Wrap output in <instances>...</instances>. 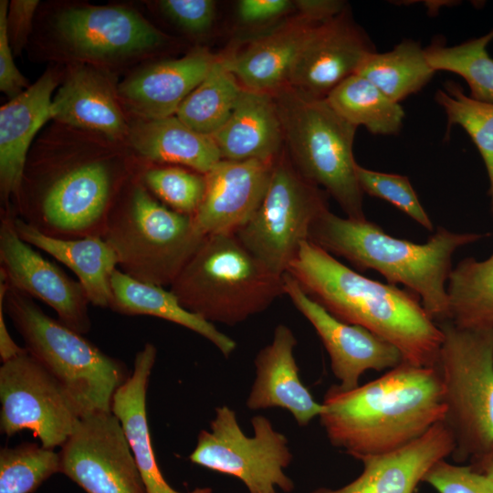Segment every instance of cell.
Masks as SVG:
<instances>
[{"mask_svg": "<svg viewBox=\"0 0 493 493\" xmlns=\"http://www.w3.org/2000/svg\"><path fill=\"white\" fill-rule=\"evenodd\" d=\"M321 404L329 441L358 460L410 442L446 413L435 368L404 362L351 390L332 385Z\"/></svg>", "mask_w": 493, "mask_h": 493, "instance_id": "obj_1", "label": "cell"}, {"mask_svg": "<svg viewBox=\"0 0 493 493\" xmlns=\"http://www.w3.org/2000/svg\"><path fill=\"white\" fill-rule=\"evenodd\" d=\"M287 272L335 318L395 346L404 362L435 366L443 332L413 291L365 278L309 240L301 242Z\"/></svg>", "mask_w": 493, "mask_h": 493, "instance_id": "obj_2", "label": "cell"}, {"mask_svg": "<svg viewBox=\"0 0 493 493\" xmlns=\"http://www.w3.org/2000/svg\"><path fill=\"white\" fill-rule=\"evenodd\" d=\"M488 236L439 226L425 244H415L391 236L366 219L342 218L327 210L312 224L308 240L359 269L378 271L389 284L404 285L421 298L424 309L438 324L449 319L446 282L453 254Z\"/></svg>", "mask_w": 493, "mask_h": 493, "instance_id": "obj_3", "label": "cell"}, {"mask_svg": "<svg viewBox=\"0 0 493 493\" xmlns=\"http://www.w3.org/2000/svg\"><path fill=\"white\" fill-rule=\"evenodd\" d=\"M170 290L205 320L235 326L285 295L283 276L269 270L235 233L206 236Z\"/></svg>", "mask_w": 493, "mask_h": 493, "instance_id": "obj_4", "label": "cell"}, {"mask_svg": "<svg viewBox=\"0 0 493 493\" xmlns=\"http://www.w3.org/2000/svg\"><path fill=\"white\" fill-rule=\"evenodd\" d=\"M205 237L193 216L159 202L141 173L120 193L102 236L116 253L121 271L161 287L172 285Z\"/></svg>", "mask_w": 493, "mask_h": 493, "instance_id": "obj_5", "label": "cell"}, {"mask_svg": "<svg viewBox=\"0 0 493 493\" xmlns=\"http://www.w3.org/2000/svg\"><path fill=\"white\" fill-rule=\"evenodd\" d=\"M282 121L285 149L296 169L339 204L348 218L364 220L352 146L357 127L325 98L285 86L272 93Z\"/></svg>", "mask_w": 493, "mask_h": 493, "instance_id": "obj_6", "label": "cell"}, {"mask_svg": "<svg viewBox=\"0 0 493 493\" xmlns=\"http://www.w3.org/2000/svg\"><path fill=\"white\" fill-rule=\"evenodd\" d=\"M22 185L16 215L58 238L102 237L123 187L124 170L106 159H85L43 168Z\"/></svg>", "mask_w": 493, "mask_h": 493, "instance_id": "obj_7", "label": "cell"}, {"mask_svg": "<svg viewBox=\"0 0 493 493\" xmlns=\"http://www.w3.org/2000/svg\"><path fill=\"white\" fill-rule=\"evenodd\" d=\"M4 309L26 351L71 393L83 416L111 411L115 392L130 376L121 361L47 315L32 298L9 286Z\"/></svg>", "mask_w": 493, "mask_h": 493, "instance_id": "obj_8", "label": "cell"}, {"mask_svg": "<svg viewBox=\"0 0 493 493\" xmlns=\"http://www.w3.org/2000/svg\"><path fill=\"white\" fill-rule=\"evenodd\" d=\"M443 341L435 363L455 439L456 462H471L493 448V329L437 324Z\"/></svg>", "mask_w": 493, "mask_h": 493, "instance_id": "obj_9", "label": "cell"}, {"mask_svg": "<svg viewBox=\"0 0 493 493\" xmlns=\"http://www.w3.org/2000/svg\"><path fill=\"white\" fill-rule=\"evenodd\" d=\"M328 195L299 173L284 149L260 205L235 235L269 270L283 276L312 224L329 210Z\"/></svg>", "mask_w": 493, "mask_h": 493, "instance_id": "obj_10", "label": "cell"}, {"mask_svg": "<svg viewBox=\"0 0 493 493\" xmlns=\"http://www.w3.org/2000/svg\"><path fill=\"white\" fill-rule=\"evenodd\" d=\"M251 425L254 435L247 436L233 409L216 407L210 430L200 431L189 460L238 478L249 493L293 491L294 482L284 471L293 459L288 438L264 415L253 416Z\"/></svg>", "mask_w": 493, "mask_h": 493, "instance_id": "obj_11", "label": "cell"}, {"mask_svg": "<svg viewBox=\"0 0 493 493\" xmlns=\"http://www.w3.org/2000/svg\"><path fill=\"white\" fill-rule=\"evenodd\" d=\"M0 429L28 430L44 447L62 446L83 412L71 393L26 349L0 367Z\"/></svg>", "mask_w": 493, "mask_h": 493, "instance_id": "obj_12", "label": "cell"}, {"mask_svg": "<svg viewBox=\"0 0 493 493\" xmlns=\"http://www.w3.org/2000/svg\"><path fill=\"white\" fill-rule=\"evenodd\" d=\"M58 453L60 473L86 493H146L122 425L111 411L82 416Z\"/></svg>", "mask_w": 493, "mask_h": 493, "instance_id": "obj_13", "label": "cell"}, {"mask_svg": "<svg viewBox=\"0 0 493 493\" xmlns=\"http://www.w3.org/2000/svg\"><path fill=\"white\" fill-rule=\"evenodd\" d=\"M13 208L2 210L0 221V278L8 286L51 307L58 320L79 333L91 323L87 294L79 283L44 258L18 236Z\"/></svg>", "mask_w": 493, "mask_h": 493, "instance_id": "obj_14", "label": "cell"}, {"mask_svg": "<svg viewBox=\"0 0 493 493\" xmlns=\"http://www.w3.org/2000/svg\"><path fill=\"white\" fill-rule=\"evenodd\" d=\"M284 292L310 322L330 359L334 376L344 391L359 386L369 370L382 372L402 363L399 350L369 330L343 322L310 298L288 272L283 275Z\"/></svg>", "mask_w": 493, "mask_h": 493, "instance_id": "obj_15", "label": "cell"}, {"mask_svg": "<svg viewBox=\"0 0 493 493\" xmlns=\"http://www.w3.org/2000/svg\"><path fill=\"white\" fill-rule=\"evenodd\" d=\"M375 48L347 11L317 25L292 66L288 85L317 98H326L341 81L356 73Z\"/></svg>", "mask_w": 493, "mask_h": 493, "instance_id": "obj_16", "label": "cell"}, {"mask_svg": "<svg viewBox=\"0 0 493 493\" xmlns=\"http://www.w3.org/2000/svg\"><path fill=\"white\" fill-rule=\"evenodd\" d=\"M57 30L78 56L110 59L155 48L164 36L133 10L121 6H88L61 12Z\"/></svg>", "mask_w": 493, "mask_h": 493, "instance_id": "obj_17", "label": "cell"}, {"mask_svg": "<svg viewBox=\"0 0 493 493\" xmlns=\"http://www.w3.org/2000/svg\"><path fill=\"white\" fill-rule=\"evenodd\" d=\"M275 161L221 160L205 174V194L193 216L198 231L206 236L244 226L266 194Z\"/></svg>", "mask_w": 493, "mask_h": 493, "instance_id": "obj_18", "label": "cell"}, {"mask_svg": "<svg viewBox=\"0 0 493 493\" xmlns=\"http://www.w3.org/2000/svg\"><path fill=\"white\" fill-rule=\"evenodd\" d=\"M215 55L199 47L183 58L152 64L119 85V99L140 119L173 116L204 79Z\"/></svg>", "mask_w": 493, "mask_h": 493, "instance_id": "obj_19", "label": "cell"}, {"mask_svg": "<svg viewBox=\"0 0 493 493\" xmlns=\"http://www.w3.org/2000/svg\"><path fill=\"white\" fill-rule=\"evenodd\" d=\"M297 339L289 327L278 324L269 344L255 358L256 379L246 399L248 409L281 408L288 411L299 426H305L322 412L301 383L294 357Z\"/></svg>", "mask_w": 493, "mask_h": 493, "instance_id": "obj_20", "label": "cell"}, {"mask_svg": "<svg viewBox=\"0 0 493 493\" xmlns=\"http://www.w3.org/2000/svg\"><path fill=\"white\" fill-rule=\"evenodd\" d=\"M58 85L47 71L28 89L0 108V188L4 209L17 202L29 145L37 131L51 119L52 94Z\"/></svg>", "mask_w": 493, "mask_h": 493, "instance_id": "obj_21", "label": "cell"}, {"mask_svg": "<svg viewBox=\"0 0 493 493\" xmlns=\"http://www.w3.org/2000/svg\"><path fill=\"white\" fill-rule=\"evenodd\" d=\"M317 25L297 15L244 47L226 50L242 88L274 93L287 86L297 56Z\"/></svg>", "mask_w": 493, "mask_h": 493, "instance_id": "obj_22", "label": "cell"}, {"mask_svg": "<svg viewBox=\"0 0 493 493\" xmlns=\"http://www.w3.org/2000/svg\"><path fill=\"white\" fill-rule=\"evenodd\" d=\"M156 356L157 349L150 342L136 353L131 373L114 393L111 412L122 425L146 493H212L208 487L177 491L168 484L159 467L146 413L147 388Z\"/></svg>", "mask_w": 493, "mask_h": 493, "instance_id": "obj_23", "label": "cell"}, {"mask_svg": "<svg viewBox=\"0 0 493 493\" xmlns=\"http://www.w3.org/2000/svg\"><path fill=\"white\" fill-rule=\"evenodd\" d=\"M212 137L222 160H276L285 139L273 94L243 89L230 117Z\"/></svg>", "mask_w": 493, "mask_h": 493, "instance_id": "obj_24", "label": "cell"}, {"mask_svg": "<svg viewBox=\"0 0 493 493\" xmlns=\"http://www.w3.org/2000/svg\"><path fill=\"white\" fill-rule=\"evenodd\" d=\"M455 446L442 420L393 450L361 458L363 470L358 477L370 493H414L436 463L452 456Z\"/></svg>", "mask_w": 493, "mask_h": 493, "instance_id": "obj_25", "label": "cell"}, {"mask_svg": "<svg viewBox=\"0 0 493 493\" xmlns=\"http://www.w3.org/2000/svg\"><path fill=\"white\" fill-rule=\"evenodd\" d=\"M51 117L111 139L129 133L118 92L102 74L86 66L69 72L52 99Z\"/></svg>", "mask_w": 493, "mask_h": 493, "instance_id": "obj_26", "label": "cell"}, {"mask_svg": "<svg viewBox=\"0 0 493 493\" xmlns=\"http://www.w3.org/2000/svg\"><path fill=\"white\" fill-rule=\"evenodd\" d=\"M15 226L21 239L49 254L75 273L90 304L110 308V281L119 264L116 253L102 237H53L43 234L17 215Z\"/></svg>", "mask_w": 493, "mask_h": 493, "instance_id": "obj_27", "label": "cell"}, {"mask_svg": "<svg viewBox=\"0 0 493 493\" xmlns=\"http://www.w3.org/2000/svg\"><path fill=\"white\" fill-rule=\"evenodd\" d=\"M128 135L134 150L152 163L182 165L206 174L222 160L212 136L195 131L175 115L140 119Z\"/></svg>", "mask_w": 493, "mask_h": 493, "instance_id": "obj_28", "label": "cell"}, {"mask_svg": "<svg viewBox=\"0 0 493 493\" xmlns=\"http://www.w3.org/2000/svg\"><path fill=\"white\" fill-rule=\"evenodd\" d=\"M110 283L112 299L110 309L115 312L153 316L181 325L208 340L226 358L235 351L236 343L233 339L183 307L170 289L138 281L119 268L112 274Z\"/></svg>", "mask_w": 493, "mask_h": 493, "instance_id": "obj_29", "label": "cell"}, {"mask_svg": "<svg viewBox=\"0 0 493 493\" xmlns=\"http://www.w3.org/2000/svg\"><path fill=\"white\" fill-rule=\"evenodd\" d=\"M242 90L226 50L215 55L207 74L182 102L175 116L195 131L212 136L230 117Z\"/></svg>", "mask_w": 493, "mask_h": 493, "instance_id": "obj_30", "label": "cell"}, {"mask_svg": "<svg viewBox=\"0 0 493 493\" xmlns=\"http://www.w3.org/2000/svg\"><path fill=\"white\" fill-rule=\"evenodd\" d=\"M435 73L420 43L404 39L390 51L368 55L355 74L365 78L399 103L420 91Z\"/></svg>", "mask_w": 493, "mask_h": 493, "instance_id": "obj_31", "label": "cell"}, {"mask_svg": "<svg viewBox=\"0 0 493 493\" xmlns=\"http://www.w3.org/2000/svg\"><path fill=\"white\" fill-rule=\"evenodd\" d=\"M448 321L464 329H493V254L462 259L448 277Z\"/></svg>", "mask_w": 493, "mask_h": 493, "instance_id": "obj_32", "label": "cell"}, {"mask_svg": "<svg viewBox=\"0 0 493 493\" xmlns=\"http://www.w3.org/2000/svg\"><path fill=\"white\" fill-rule=\"evenodd\" d=\"M329 105L355 127L364 126L375 135H396L403 127L404 111L365 78L353 74L325 98Z\"/></svg>", "mask_w": 493, "mask_h": 493, "instance_id": "obj_33", "label": "cell"}, {"mask_svg": "<svg viewBox=\"0 0 493 493\" xmlns=\"http://www.w3.org/2000/svg\"><path fill=\"white\" fill-rule=\"evenodd\" d=\"M492 39L493 30L453 47L435 40L425 48V58L435 71H449L462 77L469 86L472 99L493 103V58L487 51Z\"/></svg>", "mask_w": 493, "mask_h": 493, "instance_id": "obj_34", "label": "cell"}, {"mask_svg": "<svg viewBox=\"0 0 493 493\" xmlns=\"http://www.w3.org/2000/svg\"><path fill=\"white\" fill-rule=\"evenodd\" d=\"M435 100L447 117V128L459 125L477 146L487 169L488 195L493 215V103L476 100L455 81L436 90Z\"/></svg>", "mask_w": 493, "mask_h": 493, "instance_id": "obj_35", "label": "cell"}, {"mask_svg": "<svg viewBox=\"0 0 493 493\" xmlns=\"http://www.w3.org/2000/svg\"><path fill=\"white\" fill-rule=\"evenodd\" d=\"M60 473L59 453L35 443L0 450V493H33Z\"/></svg>", "mask_w": 493, "mask_h": 493, "instance_id": "obj_36", "label": "cell"}, {"mask_svg": "<svg viewBox=\"0 0 493 493\" xmlns=\"http://www.w3.org/2000/svg\"><path fill=\"white\" fill-rule=\"evenodd\" d=\"M142 182L169 208L194 216L206 189L205 174L177 165L153 166L141 173Z\"/></svg>", "mask_w": 493, "mask_h": 493, "instance_id": "obj_37", "label": "cell"}, {"mask_svg": "<svg viewBox=\"0 0 493 493\" xmlns=\"http://www.w3.org/2000/svg\"><path fill=\"white\" fill-rule=\"evenodd\" d=\"M355 173L362 193L391 203L422 226L433 231V223L406 176L370 170L358 163Z\"/></svg>", "mask_w": 493, "mask_h": 493, "instance_id": "obj_38", "label": "cell"}, {"mask_svg": "<svg viewBox=\"0 0 493 493\" xmlns=\"http://www.w3.org/2000/svg\"><path fill=\"white\" fill-rule=\"evenodd\" d=\"M423 482L438 493H493V478L462 466L441 460L425 476Z\"/></svg>", "mask_w": 493, "mask_h": 493, "instance_id": "obj_39", "label": "cell"}, {"mask_svg": "<svg viewBox=\"0 0 493 493\" xmlns=\"http://www.w3.org/2000/svg\"><path fill=\"white\" fill-rule=\"evenodd\" d=\"M162 11L184 30L202 34L213 25L216 5L213 0H163Z\"/></svg>", "mask_w": 493, "mask_h": 493, "instance_id": "obj_40", "label": "cell"}, {"mask_svg": "<svg viewBox=\"0 0 493 493\" xmlns=\"http://www.w3.org/2000/svg\"><path fill=\"white\" fill-rule=\"evenodd\" d=\"M8 1H0V89L14 99L30 87L27 79L16 67L7 35Z\"/></svg>", "mask_w": 493, "mask_h": 493, "instance_id": "obj_41", "label": "cell"}, {"mask_svg": "<svg viewBox=\"0 0 493 493\" xmlns=\"http://www.w3.org/2000/svg\"><path fill=\"white\" fill-rule=\"evenodd\" d=\"M37 0H13L8 5L6 25L12 50L18 54L30 34Z\"/></svg>", "mask_w": 493, "mask_h": 493, "instance_id": "obj_42", "label": "cell"}, {"mask_svg": "<svg viewBox=\"0 0 493 493\" xmlns=\"http://www.w3.org/2000/svg\"><path fill=\"white\" fill-rule=\"evenodd\" d=\"M294 2L288 0H241L236 12L246 24H262L276 19L291 9Z\"/></svg>", "mask_w": 493, "mask_h": 493, "instance_id": "obj_43", "label": "cell"}, {"mask_svg": "<svg viewBox=\"0 0 493 493\" xmlns=\"http://www.w3.org/2000/svg\"><path fill=\"white\" fill-rule=\"evenodd\" d=\"M294 6L299 16L315 24L328 22L346 10L345 2L340 0H297Z\"/></svg>", "mask_w": 493, "mask_h": 493, "instance_id": "obj_44", "label": "cell"}, {"mask_svg": "<svg viewBox=\"0 0 493 493\" xmlns=\"http://www.w3.org/2000/svg\"><path fill=\"white\" fill-rule=\"evenodd\" d=\"M7 288L8 284L0 278V357L2 362L11 360L26 351V348L20 347L13 340L5 323L4 298Z\"/></svg>", "mask_w": 493, "mask_h": 493, "instance_id": "obj_45", "label": "cell"}, {"mask_svg": "<svg viewBox=\"0 0 493 493\" xmlns=\"http://www.w3.org/2000/svg\"><path fill=\"white\" fill-rule=\"evenodd\" d=\"M311 493H370L364 484L357 477L346 486L337 488H318Z\"/></svg>", "mask_w": 493, "mask_h": 493, "instance_id": "obj_46", "label": "cell"}, {"mask_svg": "<svg viewBox=\"0 0 493 493\" xmlns=\"http://www.w3.org/2000/svg\"><path fill=\"white\" fill-rule=\"evenodd\" d=\"M477 471L488 475L493 478V448L487 454L469 462Z\"/></svg>", "mask_w": 493, "mask_h": 493, "instance_id": "obj_47", "label": "cell"}]
</instances>
